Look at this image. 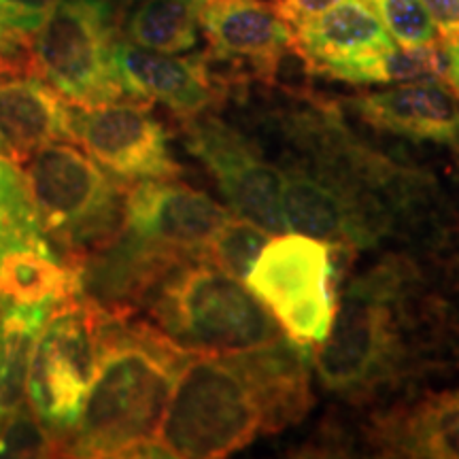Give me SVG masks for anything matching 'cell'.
<instances>
[{
  "label": "cell",
  "mask_w": 459,
  "mask_h": 459,
  "mask_svg": "<svg viewBox=\"0 0 459 459\" xmlns=\"http://www.w3.org/2000/svg\"><path fill=\"white\" fill-rule=\"evenodd\" d=\"M149 324L187 355H232L285 336L268 307L211 262L175 268L147 298Z\"/></svg>",
  "instance_id": "4"
},
{
  "label": "cell",
  "mask_w": 459,
  "mask_h": 459,
  "mask_svg": "<svg viewBox=\"0 0 459 459\" xmlns=\"http://www.w3.org/2000/svg\"><path fill=\"white\" fill-rule=\"evenodd\" d=\"M334 105L370 128L459 153V99L436 77L402 82L385 91L344 96Z\"/></svg>",
  "instance_id": "15"
},
{
  "label": "cell",
  "mask_w": 459,
  "mask_h": 459,
  "mask_svg": "<svg viewBox=\"0 0 459 459\" xmlns=\"http://www.w3.org/2000/svg\"><path fill=\"white\" fill-rule=\"evenodd\" d=\"M39 230L22 175L4 158H0V237ZM41 232V230H39Z\"/></svg>",
  "instance_id": "25"
},
{
  "label": "cell",
  "mask_w": 459,
  "mask_h": 459,
  "mask_svg": "<svg viewBox=\"0 0 459 459\" xmlns=\"http://www.w3.org/2000/svg\"><path fill=\"white\" fill-rule=\"evenodd\" d=\"M51 141H73L66 100L39 77L0 83V158L22 169Z\"/></svg>",
  "instance_id": "18"
},
{
  "label": "cell",
  "mask_w": 459,
  "mask_h": 459,
  "mask_svg": "<svg viewBox=\"0 0 459 459\" xmlns=\"http://www.w3.org/2000/svg\"><path fill=\"white\" fill-rule=\"evenodd\" d=\"M271 238L273 234L257 223L245 217L238 220L228 217L206 245L204 262H211L232 277L247 279L257 255Z\"/></svg>",
  "instance_id": "22"
},
{
  "label": "cell",
  "mask_w": 459,
  "mask_h": 459,
  "mask_svg": "<svg viewBox=\"0 0 459 459\" xmlns=\"http://www.w3.org/2000/svg\"><path fill=\"white\" fill-rule=\"evenodd\" d=\"M400 48L436 41L438 30L423 0H364Z\"/></svg>",
  "instance_id": "24"
},
{
  "label": "cell",
  "mask_w": 459,
  "mask_h": 459,
  "mask_svg": "<svg viewBox=\"0 0 459 459\" xmlns=\"http://www.w3.org/2000/svg\"><path fill=\"white\" fill-rule=\"evenodd\" d=\"M0 51L17 57V60H24L32 66L30 34L11 28L7 22H4L3 13H0Z\"/></svg>",
  "instance_id": "29"
},
{
  "label": "cell",
  "mask_w": 459,
  "mask_h": 459,
  "mask_svg": "<svg viewBox=\"0 0 459 459\" xmlns=\"http://www.w3.org/2000/svg\"><path fill=\"white\" fill-rule=\"evenodd\" d=\"M281 209L287 230L336 251L375 249L400 234V223L304 158L283 164Z\"/></svg>",
  "instance_id": "8"
},
{
  "label": "cell",
  "mask_w": 459,
  "mask_h": 459,
  "mask_svg": "<svg viewBox=\"0 0 459 459\" xmlns=\"http://www.w3.org/2000/svg\"><path fill=\"white\" fill-rule=\"evenodd\" d=\"M247 285L279 321L285 336L319 344L336 317L332 245L304 234H277L247 274Z\"/></svg>",
  "instance_id": "7"
},
{
  "label": "cell",
  "mask_w": 459,
  "mask_h": 459,
  "mask_svg": "<svg viewBox=\"0 0 459 459\" xmlns=\"http://www.w3.org/2000/svg\"><path fill=\"white\" fill-rule=\"evenodd\" d=\"M204 0H141L126 24L128 41L141 48L181 54L196 48Z\"/></svg>",
  "instance_id": "21"
},
{
  "label": "cell",
  "mask_w": 459,
  "mask_h": 459,
  "mask_svg": "<svg viewBox=\"0 0 459 459\" xmlns=\"http://www.w3.org/2000/svg\"><path fill=\"white\" fill-rule=\"evenodd\" d=\"M77 296V268L57 262L39 230L0 237L3 307H56Z\"/></svg>",
  "instance_id": "19"
},
{
  "label": "cell",
  "mask_w": 459,
  "mask_h": 459,
  "mask_svg": "<svg viewBox=\"0 0 459 459\" xmlns=\"http://www.w3.org/2000/svg\"><path fill=\"white\" fill-rule=\"evenodd\" d=\"M60 0H0V13L15 30L32 34Z\"/></svg>",
  "instance_id": "26"
},
{
  "label": "cell",
  "mask_w": 459,
  "mask_h": 459,
  "mask_svg": "<svg viewBox=\"0 0 459 459\" xmlns=\"http://www.w3.org/2000/svg\"><path fill=\"white\" fill-rule=\"evenodd\" d=\"M115 30V9L105 0H60L30 34L32 74L71 107L119 100L124 91L111 66Z\"/></svg>",
  "instance_id": "5"
},
{
  "label": "cell",
  "mask_w": 459,
  "mask_h": 459,
  "mask_svg": "<svg viewBox=\"0 0 459 459\" xmlns=\"http://www.w3.org/2000/svg\"><path fill=\"white\" fill-rule=\"evenodd\" d=\"M22 77H34L32 66L24 60H17V57L0 51V83Z\"/></svg>",
  "instance_id": "30"
},
{
  "label": "cell",
  "mask_w": 459,
  "mask_h": 459,
  "mask_svg": "<svg viewBox=\"0 0 459 459\" xmlns=\"http://www.w3.org/2000/svg\"><path fill=\"white\" fill-rule=\"evenodd\" d=\"M257 434H268L266 404L243 353L187 355L156 434L169 457H228Z\"/></svg>",
  "instance_id": "3"
},
{
  "label": "cell",
  "mask_w": 459,
  "mask_h": 459,
  "mask_svg": "<svg viewBox=\"0 0 459 459\" xmlns=\"http://www.w3.org/2000/svg\"><path fill=\"white\" fill-rule=\"evenodd\" d=\"M105 3L111 4L113 9H126V7H132V4H139L141 0H105Z\"/></svg>",
  "instance_id": "31"
},
{
  "label": "cell",
  "mask_w": 459,
  "mask_h": 459,
  "mask_svg": "<svg viewBox=\"0 0 459 459\" xmlns=\"http://www.w3.org/2000/svg\"><path fill=\"white\" fill-rule=\"evenodd\" d=\"M71 111L73 141L91 160L128 181L177 179L183 169L169 152V136L149 102H107Z\"/></svg>",
  "instance_id": "10"
},
{
  "label": "cell",
  "mask_w": 459,
  "mask_h": 459,
  "mask_svg": "<svg viewBox=\"0 0 459 459\" xmlns=\"http://www.w3.org/2000/svg\"><path fill=\"white\" fill-rule=\"evenodd\" d=\"M423 277L406 254H385L344 290L328 336L313 351L325 392L361 404L423 368Z\"/></svg>",
  "instance_id": "1"
},
{
  "label": "cell",
  "mask_w": 459,
  "mask_h": 459,
  "mask_svg": "<svg viewBox=\"0 0 459 459\" xmlns=\"http://www.w3.org/2000/svg\"><path fill=\"white\" fill-rule=\"evenodd\" d=\"M423 4L443 37L459 34V0H423Z\"/></svg>",
  "instance_id": "28"
},
{
  "label": "cell",
  "mask_w": 459,
  "mask_h": 459,
  "mask_svg": "<svg viewBox=\"0 0 459 459\" xmlns=\"http://www.w3.org/2000/svg\"><path fill=\"white\" fill-rule=\"evenodd\" d=\"M434 45V77L449 85L459 99V34L436 37Z\"/></svg>",
  "instance_id": "27"
},
{
  "label": "cell",
  "mask_w": 459,
  "mask_h": 459,
  "mask_svg": "<svg viewBox=\"0 0 459 459\" xmlns=\"http://www.w3.org/2000/svg\"><path fill=\"white\" fill-rule=\"evenodd\" d=\"M111 66L126 96L160 102L179 119L215 111L228 96L226 77L211 71L204 54L177 57L115 37Z\"/></svg>",
  "instance_id": "12"
},
{
  "label": "cell",
  "mask_w": 459,
  "mask_h": 459,
  "mask_svg": "<svg viewBox=\"0 0 459 459\" xmlns=\"http://www.w3.org/2000/svg\"><path fill=\"white\" fill-rule=\"evenodd\" d=\"M366 446L381 457L459 459V392H429L377 411Z\"/></svg>",
  "instance_id": "16"
},
{
  "label": "cell",
  "mask_w": 459,
  "mask_h": 459,
  "mask_svg": "<svg viewBox=\"0 0 459 459\" xmlns=\"http://www.w3.org/2000/svg\"><path fill=\"white\" fill-rule=\"evenodd\" d=\"M198 22L211 62L249 65L260 82L277 83L281 65L296 51L294 28L266 0H204Z\"/></svg>",
  "instance_id": "14"
},
{
  "label": "cell",
  "mask_w": 459,
  "mask_h": 459,
  "mask_svg": "<svg viewBox=\"0 0 459 459\" xmlns=\"http://www.w3.org/2000/svg\"><path fill=\"white\" fill-rule=\"evenodd\" d=\"M228 217L220 203L177 179H139L126 192L130 232L189 260H204L206 245Z\"/></svg>",
  "instance_id": "13"
},
{
  "label": "cell",
  "mask_w": 459,
  "mask_h": 459,
  "mask_svg": "<svg viewBox=\"0 0 459 459\" xmlns=\"http://www.w3.org/2000/svg\"><path fill=\"white\" fill-rule=\"evenodd\" d=\"M0 317V423L26 406L28 375L54 307H3Z\"/></svg>",
  "instance_id": "20"
},
{
  "label": "cell",
  "mask_w": 459,
  "mask_h": 459,
  "mask_svg": "<svg viewBox=\"0 0 459 459\" xmlns=\"http://www.w3.org/2000/svg\"><path fill=\"white\" fill-rule=\"evenodd\" d=\"M107 311L77 296L54 307L28 375V406L57 438L77 426L96 377Z\"/></svg>",
  "instance_id": "6"
},
{
  "label": "cell",
  "mask_w": 459,
  "mask_h": 459,
  "mask_svg": "<svg viewBox=\"0 0 459 459\" xmlns=\"http://www.w3.org/2000/svg\"><path fill=\"white\" fill-rule=\"evenodd\" d=\"M181 128L187 149L213 175L234 213L271 234L285 232L281 209L283 170L213 111L181 119Z\"/></svg>",
  "instance_id": "9"
},
{
  "label": "cell",
  "mask_w": 459,
  "mask_h": 459,
  "mask_svg": "<svg viewBox=\"0 0 459 459\" xmlns=\"http://www.w3.org/2000/svg\"><path fill=\"white\" fill-rule=\"evenodd\" d=\"M294 28V48L308 73L330 79L338 68L394 49L385 30L364 0H338Z\"/></svg>",
  "instance_id": "17"
},
{
  "label": "cell",
  "mask_w": 459,
  "mask_h": 459,
  "mask_svg": "<svg viewBox=\"0 0 459 459\" xmlns=\"http://www.w3.org/2000/svg\"><path fill=\"white\" fill-rule=\"evenodd\" d=\"M65 455V440L43 426L30 406H22L0 423V457Z\"/></svg>",
  "instance_id": "23"
},
{
  "label": "cell",
  "mask_w": 459,
  "mask_h": 459,
  "mask_svg": "<svg viewBox=\"0 0 459 459\" xmlns=\"http://www.w3.org/2000/svg\"><path fill=\"white\" fill-rule=\"evenodd\" d=\"M22 170L37 228L57 243L122 187L71 143L51 141L39 147Z\"/></svg>",
  "instance_id": "11"
},
{
  "label": "cell",
  "mask_w": 459,
  "mask_h": 459,
  "mask_svg": "<svg viewBox=\"0 0 459 459\" xmlns=\"http://www.w3.org/2000/svg\"><path fill=\"white\" fill-rule=\"evenodd\" d=\"M186 359L149 321L107 313L96 377L65 455L169 457L156 434Z\"/></svg>",
  "instance_id": "2"
}]
</instances>
